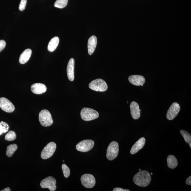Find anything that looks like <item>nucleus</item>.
Listing matches in <instances>:
<instances>
[{
  "label": "nucleus",
  "instance_id": "f257e3e1",
  "mask_svg": "<svg viewBox=\"0 0 191 191\" xmlns=\"http://www.w3.org/2000/svg\"><path fill=\"white\" fill-rule=\"evenodd\" d=\"M133 181L136 185L141 187H146L151 181V177L147 171H139L135 174L133 178Z\"/></svg>",
  "mask_w": 191,
  "mask_h": 191
},
{
  "label": "nucleus",
  "instance_id": "f03ea898",
  "mask_svg": "<svg viewBox=\"0 0 191 191\" xmlns=\"http://www.w3.org/2000/svg\"><path fill=\"white\" fill-rule=\"evenodd\" d=\"M81 118L85 121H90L98 118L99 113L92 109L84 108L81 111Z\"/></svg>",
  "mask_w": 191,
  "mask_h": 191
},
{
  "label": "nucleus",
  "instance_id": "7ed1b4c3",
  "mask_svg": "<svg viewBox=\"0 0 191 191\" xmlns=\"http://www.w3.org/2000/svg\"><path fill=\"white\" fill-rule=\"evenodd\" d=\"M39 119L40 124L44 127H48L53 123L52 115L47 110H44L40 112Z\"/></svg>",
  "mask_w": 191,
  "mask_h": 191
},
{
  "label": "nucleus",
  "instance_id": "20e7f679",
  "mask_svg": "<svg viewBox=\"0 0 191 191\" xmlns=\"http://www.w3.org/2000/svg\"><path fill=\"white\" fill-rule=\"evenodd\" d=\"M89 87L96 92H104L108 89V85L103 80L97 79L92 81L89 84Z\"/></svg>",
  "mask_w": 191,
  "mask_h": 191
},
{
  "label": "nucleus",
  "instance_id": "39448f33",
  "mask_svg": "<svg viewBox=\"0 0 191 191\" xmlns=\"http://www.w3.org/2000/svg\"><path fill=\"white\" fill-rule=\"evenodd\" d=\"M119 151L118 143L113 141L109 145L106 150V157L110 161L113 160L117 157Z\"/></svg>",
  "mask_w": 191,
  "mask_h": 191
},
{
  "label": "nucleus",
  "instance_id": "423d86ee",
  "mask_svg": "<svg viewBox=\"0 0 191 191\" xmlns=\"http://www.w3.org/2000/svg\"><path fill=\"white\" fill-rule=\"evenodd\" d=\"M56 144L54 142H51L44 147L41 153L42 159L45 160L50 158L54 154L56 150Z\"/></svg>",
  "mask_w": 191,
  "mask_h": 191
},
{
  "label": "nucleus",
  "instance_id": "0eeeda50",
  "mask_svg": "<svg viewBox=\"0 0 191 191\" xmlns=\"http://www.w3.org/2000/svg\"><path fill=\"white\" fill-rule=\"evenodd\" d=\"M94 142L91 139L84 140L80 142L76 146V149L78 151L86 152L89 151L94 147Z\"/></svg>",
  "mask_w": 191,
  "mask_h": 191
},
{
  "label": "nucleus",
  "instance_id": "6e6552de",
  "mask_svg": "<svg viewBox=\"0 0 191 191\" xmlns=\"http://www.w3.org/2000/svg\"><path fill=\"white\" fill-rule=\"evenodd\" d=\"M56 180L52 176H49L43 180L40 184L42 188L49 189L51 191H54L56 189Z\"/></svg>",
  "mask_w": 191,
  "mask_h": 191
},
{
  "label": "nucleus",
  "instance_id": "1a4fd4ad",
  "mask_svg": "<svg viewBox=\"0 0 191 191\" xmlns=\"http://www.w3.org/2000/svg\"><path fill=\"white\" fill-rule=\"evenodd\" d=\"M81 182L82 185L87 188L94 187L96 184L95 177L90 174H85L82 175L81 177Z\"/></svg>",
  "mask_w": 191,
  "mask_h": 191
},
{
  "label": "nucleus",
  "instance_id": "9d476101",
  "mask_svg": "<svg viewBox=\"0 0 191 191\" xmlns=\"http://www.w3.org/2000/svg\"><path fill=\"white\" fill-rule=\"evenodd\" d=\"M180 109V106L178 103H172L169 108L166 117L170 121L174 119L178 115Z\"/></svg>",
  "mask_w": 191,
  "mask_h": 191
},
{
  "label": "nucleus",
  "instance_id": "9b49d317",
  "mask_svg": "<svg viewBox=\"0 0 191 191\" xmlns=\"http://www.w3.org/2000/svg\"><path fill=\"white\" fill-rule=\"evenodd\" d=\"M0 108L4 112L9 113L14 112L15 109L13 104L9 100L4 97L0 98Z\"/></svg>",
  "mask_w": 191,
  "mask_h": 191
},
{
  "label": "nucleus",
  "instance_id": "f8f14e48",
  "mask_svg": "<svg viewBox=\"0 0 191 191\" xmlns=\"http://www.w3.org/2000/svg\"><path fill=\"white\" fill-rule=\"evenodd\" d=\"M130 109L132 118L135 120L139 119L141 116V111L139 104L136 102L132 101L130 105Z\"/></svg>",
  "mask_w": 191,
  "mask_h": 191
},
{
  "label": "nucleus",
  "instance_id": "ddd939ff",
  "mask_svg": "<svg viewBox=\"0 0 191 191\" xmlns=\"http://www.w3.org/2000/svg\"><path fill=\"white\" fill-rule=\"evenodd\" d=\"M128 81L133 85L139 86L145 83V78L140 75H132L128 77Z\"/></svg>",
  "mask_w": 191,
  "mask_h": 191
},
{
  "label": "nucleus",
  "instance_id": "4468645a",
  "mask_svg": "<svg viewBox=\"0 0 191 191\" xmlns=\"http://www.w3.org/2000/svg\"><path fill=\"white\" fill-rule=\"evenodd\" d=\"M75 60L74 59H71L69 61L67 71L68 78L70 81H72L74 79Z\"/></svg>",
  "mask_w": 191,
  "mask_h": 191
},
{
  "label": "nucleus",
  "instance_id": "2eb2a0df",
  "mask_svg": "<svg viewBox=\"0 0 191 191\" xmlns=\"http://www.w3.org/2000/svg\"><path fill=\"white\" fill-rule=\"evenodd\" d=\"M146 143V139L144 137H142L138 140L133 146L130 150L131 154H136L143 147Z\"/></svg>",
  "mask_w": 191,
  "mask_h": 191
},
{
  "label": "nucleus",
  "instance_id": "dca6fc26",
  "mask_svg": "<svg viewBox=\"0 0 191 191\" xmlns=\"http://www.w3.org/2000/svg\"><path fill=\"white\" fill-rule=\"evenodd\" d=\"M31 90L34 94H41L45 92L47 90V88L44 84L41 83L33 84L31 87Z\"/></svg>",
  "mask_w": 191,
  "mask_h": 191
},
{
  "label": "nucleus",
  "instance_id": "f3484780",
  "mask_svg": "<svg viewBox=\"0 0 191 191\" xmlns=\"http://www.w3.org/2000/svg\"><path fill=\"white\" fill-rule=\"evenodd\" d=\"M97 42V38L95 35H92L89 39L88 45L89 55H92L94 52L96 48Z\"/></svg>",
  "mask_w": 191,
  "mask_h": 191
},
{
  "label": "nucleus",
  "instance_id": "a211bd4d",
  "mask_svg": "<svg viewBox=\"0 0 191 191\" xmlns=\"http://www.w3.org/2000/svg\"><path fill=\"white\" fill-rule=\"evenodd\" d=\"M32 54V50L30 49H27L22 53L20 56L19 61L21 64H24L27 63L30 58Z\"/></svg>",
  "mask_w": 191,
  "mask_h": 191
},
{
  "label": "nucleus",
  "instance_id": "6ab92c4d",
  "mask_svg": "<svg viewBox=\"0 0 191 191\" xmlns=\"http://www.w3.org/2000/svg\"><path fill=\"white\" fill-rule=\"evenodd\" d=\"M59 43L58 37H55L50 40L48 45V50L50 52H54L57 48Z\"/></svg>",
  "mask_w": 191,
  "mask_h": 191
},
{
  "label": "nucleus",
  "instance_id": "aec40b11",
  "mask_svg": "<svg viewBox=\"0 0 191 191\" xmlns=\"http://www.w3.org/2000/svg\"><path fill=\"white\" fill-rule=\"evenodd\" d=\"M167 163L168 167L171 169H174L177 167L178 162L176 157L174 155H170L168 157Z\"/></svg>",
  "mask_w": 191,
  "mask_h": 191
},
{
  "label": "nucleus",
  "instance_id": "412c9836",
  "mask_svg": "<svg viewBox=\"0 0 191 191\" xmlns=\"http://www.w3.org/2000/svg\"><path fill=\"white\" fill-rule=\"evenodd\" d=\"M17 146L15 144H10L8 146L6 151V155L8 157H12L17 150Z\"/></svg>",
  "mask_w": 191,
  "mask_h": 191
},
{
  "label": "nucleus",
  "instance_id": "4be33fe9",
  "mask_svg": "<svg viewBox=\"0 0 191 191\" xmlns=\"http://www.w3.org/2000/svg\"><path fill=\"white\" fill-rule=\"evenodd\" d=\"M180 133L184 138V140L186 142L189 144L190 148H191V135L189 133L184 130H181Z\"/></svg>",
  "mask_w": 191,
  "mask_h": 191
},
{
  "label": "nucleus",
  "instance_id": "5701e85b",
  "mask_svg": "<svg viewBox=\"0 0 191 191\" xmlns=\"http://www.w3.org/2000/svg\"><path fill=\"white\" fill-rule=\"evenodd\" d=\"M9 126L5 122H0V135L7 132L9 129Z\"/></svg>",
  "mask_w": 191,
  "mask_h": 191
},
{
  "label": "nucleus",
  "instance_id": "b1692460",
  "mask_svg": "<svg viewBox=\"0 0 191 191\" xmlns=\"http://www.w3.org/2000/svg\"><path fill=\"white\" fill-rule=\"evenodd\" d=\"M68 2V0H57L55 2L54 6L60 9L63 8L67 5Z\"/></svg>",
  "mask_w": 191,
  "mask_h": 191
},
{
  "label": "nucleus",
  "instance_id": "393cba45",
  "mask_svg": "<svg viewBox=\"0 0 191 191\" xmlns=\"http://www.w3.org/2000/svg\"><path fill=\"white\" fill-rule=\"evenodd\" d=\"M16 133L13 131H10L5 135V139L8 141H14L16 139Z\"/></svg>",
  "mask_w": 191,
  "mask_h": 191
},
{
  "label": "nucleus",
  "instance_id": "a878e982",
  "mask_svg": "<svg viewBox=\"0 0 191 191\" xmlns=\"http://www.w3.org/2000/svg\"><path fill=\"white\" fill-rule=\"evenodd\" d=\"M62 170H63V174L64 177L66 178H67L70 176V170L66 164H63L62 166Z\"/></svg>",
  "mask_w": 191,
  "mask_h": 191
},
{
  "label": "nucleus",
  "instance_id": "bb28decb",
  "mask_svg": "<svg viewBox=\"0 0 191 191\" xmlns=\"http://www.w3.org/2000/svg\"><path fill=\"white\" fill-rule=\"evenodd\" d=\"M27 0H21L19 6V9L20 11H23L25 9Z\"/></svg>",
  "mask_w": 191,
  "mask_h": 191
},
{
  "label": "nucleus",
  "instance_id": "cd10ccee",
  "mask_svg": "<svg viewBox=\"0 0 191 191\" xmlns=\"http://www.w3.org/2000/svg\"><path fill=\"white\" fill-rule=\"evenodd\" d=\"M6 46V42L4 40L0 41V52L5 48Z\"/></svg>",
  "mask_w": 191,
  "mask_h": 191
},
{
  "label": "nucleus",
  "instance_id": "c85d7f7f",
  "mask_svg": "<svg viewBox=\"0 0 191 191\" xmlns=\"http://www.w3.org/2000/svg\"><path fill=\"white\" fill-rule=\"evenodd\" d=\"M113 191H130L129 190L123 189L121 188H115L113 190Z\"/></svg>",
  "mask_w": 191,
  "mask_h": 191
},
{
  "label": "nucleus",
  "instance_id": "c756f323",
  "mask_svg": "<svg viewBox=\"0 0 191 191\" xmlns=\"http://www.w3.org/2000/svg\"><path fill=\"white\" fill-rule=\"evenodd\" d=\"M186 183L188 185H191V176L189 177L186 179Z\"/></svg>",
  "mask_w": 191,
  "mask_h": 191
},
{
  "label": "nucleus",
  "instance_id": "7c9ffc66",
  "mask_svg": "<svg viewBox=\"0 0 191 191\" xmlns=\"http://www.w3.org/2000/svg\"><path fill=\"white\" fill-rule=\"evenodd\" d=\"M2 191H10L11 189L9 188L8 187L6 188L3 190H1Z\"/></svg>",
  "mask_w": 191,
  "mask_h": 191
},
{
  "label": "nucleus",
  "instance_id": "2f4dec72",
  "mask_svg": "<svg viewBox=\"0 0 191 191\" xmlns=\"http://www.w3.org/2000/svg\"><path fill=\"white\" fill-rule=\"evenodd\" d=\"M151 175H153V173H151Z\"/></svg>",
  "mask_w": 191,
  "mask_h": 191
},
{
  "label": "nucleus",
  "instance_id": "473e14b6",
  "mask_svg": "<svg viewBox=\"0 0 191 191\" xmlns=\"http://www.w3.org/2000/svg\"><path fill=\"white\" fill-rule=\"evenodd\" d=\"M139 171H141V169H139Z\"/></svg>",
  "mask_w": 191,
  "mask_h": 191
},
{
  "label": "nucleus",
  "instance_id": "72a5a7b5",
  "mask_svg": "<svg viewBox=\"0 0 191 191\" xmlns=\"http://www.w3.org/2000/svg\"><path fill=\"white\" fill-rule=\"evenodd\" d=\"M141 86H143V85H141Z\"/></svg>",
  "mask_w": 191,
  "mask_h": 191
}]
</instances>
